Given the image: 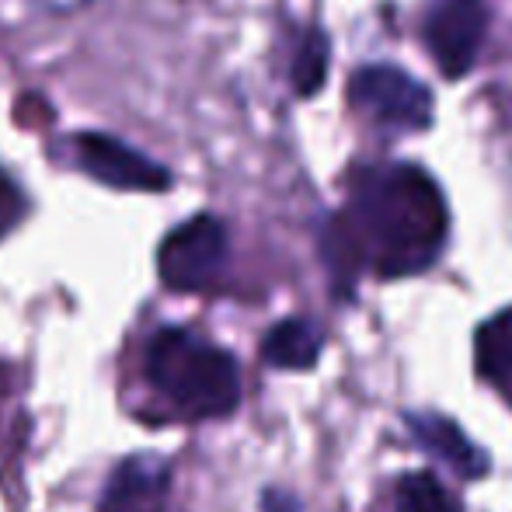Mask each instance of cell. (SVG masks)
I'll return each mask as SVG.
<instances>
[{"mask_svg": "<svg viewBox=\"0 0 512 512\" xmlns=\"http://www.w3.org/2000/svg\"><path fill=\"white\" fill-rule=\"evenodd\" d=\"M345 223L377 276L425 272L450 237V209L436 178L415 164H373L349 182Z\"/></svg>", "mask_w": 512, "mask_h": 512, "instance_id": "obj_1", "label": "cell"}, {"mask_svg": "<svg viewBox=\"0 0 512 512\" xmlns=\"http://www.w3.org/2000/svg\"><path fill=\"white\" fill-rule=\"evenodd\" d=\"M147 377L192 418L230 415L241 401V370L227 349L189 328H161L147 345Z\"/></svg>", "mask_w": 512, "mask_h": 512, "instance_id": "obj_2", "label": "cell"}, {"mask_svg": "<svg viewBox=\"0 0 512 512\" xmlns=\"http://www.w3.org/2000/svg\"><path fill=\"white\" fill-rule=\"evenodd\" d=\"M227 255V223L213 213H199L164 237L161 251H157V272H161V283L168 290L203 293L220 279Z\"/></svg>", "mask_w": 512, "mask_h": 512, "instance_id": "obj_3", "label": "cell"}, {"mask_svg": "<svg viewBox=\"0 0 512 512\" xmlns=\"http://www.w3.org/2000/svg\"><path fill=\"white\" fill-rule=\"evenodd\" d=\"M349 102L370 122L398 133H418L432 126V91L391 63H370L349 77Z\"/></svg>", "mask_w": 512, "mask_h": 512, "instance_id": "obj_4", "label": "cell"}, {"mask_svg": "<svg viewBox=\"0 0 512 512\" xmlns=\"http://www.w3.org/2000/svg\"><path fill=\"white\" fill-rule=\"evenodd\" d=\"M488 32L485 0H432L422 21V42L429 46L439 74L457 81L474 67Z\"/></svg>", "mask_w": 512, "mask_h": 512, "instance_id": "obj_5", "label": "cell"}, {"mask_svg": "<svg viewBox=\"0 0 512 512\" xmlns=\"http://www.w3.org/2000/svg\"><path fill=\"white\" fill-rule=\"evenodd\" d=\"M77 164L88 171L95 182L112 185L126 192H164L171 189V171L164 164L150 161L136 147L122 143L108 133H81L74 140Z\"/></svg>", "mask_w": 512, "mask_h": 512, "instance_id": "obj_6", "label": "cell"}, {"mask_svg": "<svg viewBox=\"0 0 512 512\" xmlns=\"http://www.w3.org/2000/svg\"><path fill=\"white\" fill-rule=\"evenodd\" d=\"M168 481L171 471L161 457L140 453V457L122 460L108 478L98 512H164Z\"/></svg>", "mask_w": 512, "mask_h": 512, "instance_id": "obj_7", "label": "cell"}, {"mask_svg": "<svg viewBox=\"0 0 512 512\" xmlns=\"http://www.w3.org/2000/svg\"><path fill=\"white\" fill-rule=\"evenodd\" d=\"M408 429L422 450H429L436 460L453 467L460 478L474 481L488 474V453L478 450V446L464 436V429H460L457 422H450V418L436 415V411H418V415H408Z\"/></svg>", "mask_w": 512, "mask_h": 512, "instance_id": "obj_8", "label": "cell"}, {"mask_svg": "<svg viewBox=\"0 0 512 512\" xmlns=\"http://www.w3.org/2000/svg\"><path fill=\"white\" fill-rule=\"evenodd\" d=\"M324 335L307 317H283L262 338V359L276 370H310L321 359Z\"/></svg>", "mask_w": 512, "mask_h": 512, "instance_id": "obj_9", "label": "cell"}, {"mask_svg": "<svg viewBox=\"0 0 512 512\" xmlns=\"http://www.w3.org/2000/svg\"><path fill=\"white\" fill-rule=\"evenodd\" d=\"M321 255H324V265H328L331 279L342 293L352 290L356 276L363 272V251H359V241L352 234V227L345 223V216H331L328 227L321 234Z\"/></svg>", "mask_w": 512, "mask_h": 512, "instance_id": "obj_10", "label": "cell"}, {"mask_svg": "<svg viewBox=\"0 0 512 512\" xmlns=\"http://www.w3.org/2000/svg\"><path fill=\"white\" fill-rule=\"evenodd\" d=\"M478 352V373L492 384H506L512 377V310H502L485 321L474 338Z\"/></svg>", "mask_w": 512, "mask_h": 512, "instance_id": "obj_11", "label": "cell"}, {"mask_svg": "<svg viewBox=\"0 0 512 512\" xmlns=\"http://www.w3.org/2000/svg\"><path fill=\"white\" fill-rule=\"evenodd\" d=\"M394 512H460V502L432 471H411L398 481Z\"/></svg>", "mask_w": 512, "mask_h": 512, "instance_id": "obj_12", "label": "cell"}, {"mask_svg": "<svg viewBox=\"0 0 512 512\" xmlns=\"http://www.w3.org/2000/svg\"><path fill=\"white\" fill-rule=\"evenodd\" d=\"M328 60H331V42L321 28H310L300 42L297 56H293V70H290V81L293 91L300 98H314L317 91L324 88V77H328Z\"/></svg>", "mask_w": 512, "mask_h": 512, "instance_id": "obj_13", "label": "cell"}, {"mask_svg": "<svg viewBox=\"0 0 512 512\" xmlns=\"http://www.w3.org/2000/svg\"><path fill=\"white\" fill-rule=\"evenodd\" d=\"M18 213H21V196L14 192V185L0 175V234L18 220Z\"/></svg>", "mask_w": 512, "mask_h": 512, "instance_id": "obj_14", "label": "cell"}, {"mask_svg": "<svg viewBox=\"0 0 512 512\" xmlns=\"http://www.w3.org/2000/svg\"><path fill=\"white\" fill-rule=\"evenodd\" d=\"M265 512H297V502L283 499L279 492H269L265 495Z\"/></svg>", "mask_w": 512, "mask_h": 512, "instance_id": "obj_15", "label": "cell"}, {"mask_svg": "<svg viewBox=\"0 0 512 512\" xmlns=\"http://www.w3.org/2000/svg\"><path fill=\"white\" fill-rule=\"evenodd\" d=\"M42 4L53 11H74V7H84V0H42Z\"/></svg>", "mask_w": 512, "mask_h": 512, "instance_id": "obj_16", "label": "cell"}]
</instances>
